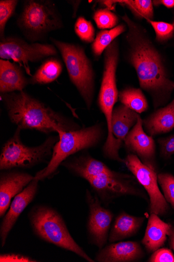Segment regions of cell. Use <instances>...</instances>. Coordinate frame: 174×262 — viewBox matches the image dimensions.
I'll return each instance as SVG.
<instances>
[{
	"mask_svg": "<svg viewBox=\"0 0 174 262\" xmlns=\"http://www.w3.org/2000/svg\"><path fill=\"white\" fill-rule=\"evenodd\" d=\"M118 99L121 104L138 113L147 111L148 103L141 90L128 88L121 91Z\"/></svg>",
	"mask_w": 174,
	"mask_h": 262,
	"instance_id": "obj_23",
	"label": "cell"
},
{
	"mask_svg": "<svg viewBox=\"0 0 174 262\" xmlns=\"http://www.w3.org/2000/svg\"><path fill=\"white\" fill-rule=\"evenodd\" d=\"M123 142L127 149L132 154L137 156L144 164L157 170L155 142L153 137L144 132L143 120L139 115L137 123Z\"/></svg>",
	"mask_w": 174,
	"mask_h": 262,
	"instance_id": "obj_13",
	"label": "cell"
},
{
	"mask_svg": "<svg viewBox=\"0 0 174 262\" xmlns=\"http://www.w3.org/2000/svg\"><path fill=\"white\" fill-rule=\"evenodd\" d=\"M29 84L21 68L8 60H0V92L1 94L22 91Z\"/></svg>",
	"mask_w": 174,
	"mask_h": 262,
	"instance_id": "obj_17",
	"label": "cell"
},
{
	"mask_svg": "<svg viewBox=\"0 0 174 262\" xmlns=\"http://www.w3.org/2000/svg\"><path fill=\"white\" fill-rule=\"evenodd\" d=\"M17 24L24 36L33 41L63 27L55 4L51 1L42 0L24 2Z\"/></svg>",
	"mask_w": 174,
	"mask_h": 262,
	"instance_id": "obj_6",
	"label": "cell"
},
{
	"mask_svg": "<svg viewBox=\"0 0 174 262\" xmlns=\"http://www.w3.org/2000/svg\"><path fill=\"white\" fill-rule=\"evenodd\" d=\"M29 219L34 233L40 239L76 253L88 261H95L74 241L60 214L52 207L35 206Z\"/></svg>",
	"mask_w": 174,
	"mask_h": 262,
	"instance_id": "obj_3",
	"label": "cell"
},
{
	"mask_svg": "<svg viewBox=\"0 0 174 262\" xmlns=\"http://www.w3.org/2000/svg\"><path fill=\"white\" fill-rule=\"evenodd\" d=\"M144 256L143 250L138 243L119 242L100 249L95 260L99 262H130L139 260Z\"/></svg>",
	"mask_w": 174,
	"mask_h": 262,
	"instance_id": "obj_16",
	"label": "cell"
},
{
	"mask_svg": "<svg viewBox=\"0 0 174 262\" xmlns=\"http://www.w3.org/2000/svg\"><path fill=\"white\" fill-rule=\"evenodd\" d=\"M114 3L126 5L139 18L152 20L154 17L153 3L151 0H126L114 1Z\"/></svg>",
	"mask_w": 174,
	"mask_h": 262,
	"instance_id": "obj_25",
	"label": "cell"
},
{
	"mask_svg": "<svg viewBox=\"0 0 174 262\" xmlns=\"http://www.w3.org/2000/svg\"><path fill=\"white\" fill-rule=\"evenodd\" d=\"M172 25H173V27H174V21H173V24H172Z\"/></svg>",
	"mask_w": 174,
	"mask_h": 262,
	"instance_id": "obj_36",
	"label": "cell"
},
{
	"mask_svg": "<svg viewBox=\"0 0 174 262\" xmlns=\"http://www.w3.org/2000/svg\"><path fill=\"white\" fill-rule=\"evenodd\" d=\"M93 19L99 29H112L117 25V16L109 9L106 8L96 11Z\"/></svg>",
	"mask_w": 174,
	"mask_h": 262,
	"instance_id": "obj_26",
	"label": "cell"
},
{
	"mask_svg": "<svg viewBox=\"0 0 174 262\" xmlns=\"http://www.w3.org/2000/svg\"><path fill=\"white\" fill-rule=\"evenodd\" d=\"M169 246L174 251V227L170 225L167 232Z\"/></svg>",
	"mask_w": 174,
	"mask_h": 262,
	"instance_id": "obj_35",
	"label": "cell"
},
{
	"mask_svg": "<svg viewBox=\"0 0 174 262\" xmlns=\"http://www.w3.org/2000/svg\"><path fill=\"white\" fill-rule=\"evenodd\" d=\"M1 99L10 121L21 130L49 134L81 129L71 119L23 91L1 94Z\"/></svg>",
	"mask_w": 174,
	"mask_h": 262,
	"instance_id": "obj_2",
	"label": "cell"
},
{
	"mask_svg": "<svg viewBox=\"0 0 174 262\" xmlns=\"http://www.w3.org/2000/svg\"><path fill=\"white\" fill-rule=\"evenodd\" d=\"M17 0H1L0 1V37L5 38L7 24L15 13L18 4Z\"/></svg>",
	"mask_w": 174,
	"mask_h": 262,
	"instance_id": "obj_27",
	"label": "cell"
},
{
	"mask_svg": "<svg viewBox=\"0 0 174 262\" xmlns=\"http://www.w3.org/2000/svg\"><path fill=\"white\" fill-rule=\"evenodd\" d=\"M58 134L59 140L53 149L51 160L46 167L35 176L39 181L53 176L70 156L96 146L102 140L104 131L101 125L96 124L76 130L60 131Z\"/></svg>",
	"mask_w": 174,
	"mask_h": 262,
	"instance_id": "obj_4",
	"label": "cell"
},
{
	"mask_svg": "<svg viewBox=\"0 0 174 262\" xmlns=\"http://www.w3.org/2000/svg\"><path fill=\"white\" fill-rule=\"evenodd\" d=\"M39 181L34 178L30 184L14 198L11 203L10 208L0 226V238L3 247L5 246L8 235L21 213L35 199Z\"/></svg>",
	"mask_w": 174,
	"mask_h": 262,
	"instance_id": "obj_14",
	"label": "cell"
},
{
	"mask_svg": "<svg viewBox=\"0 0 174 262\" xmlns=\"http://www.w3.org/2000/svg\"><path fill=\"white\" fill-rule=\"evenodd\" d=\"M123 163L146 190L150 199V213L161 216L166 215L169 207L158 186L157 170L148 167L132 154L124 159Z\"/></svg>",
	"mask_w": 174,
	"mask_h": 262,
	"instance_id": "obj_11",
	"label": "cell"
},
{
	"mask_svg": "<svg viewBox=\"0 0 174 262\" xmlns=\"http://www.w3.org/2000/svg\"><path fill=\"white\" fill-rule=\"evenodd\" d=\"M129 27V57L140 87L152 95L155 108L163 105L174 90L162 58L145 31L127 15L122 17Z\"/></svg>",
	"mask_w": 174,
	"mask_h": 262,
	"instance_id": "obj_1",
	"label": "cell"
},
{
	"mask_svg": "<svg viewBox=\"0 0 174 262\" xmlns=\"http://www.w3.org/2000/svg\"><path fill=\"white\" fill-rule=\"evenodd\" d=\"M160 146V156L164 159H169L174 155V135L161 138L158 140Z\"/></svg>",
	"mask_w": 174,
	"mask_h": 262,
	"instance_id": "obj_31",
	"label": "cell"
},
{
	"mask_svg": "<svg viewBox=\"0 0 174 262\" xmlns=\"http://www.w3.org/2000/svg\"><path fill=\"white\" fill-rule=\"evenodd\" d=\"M21 129L17 128L14 135L4 146L0 155V169L30 168L52 156L59 137L48 138L41 145L34 147L24 145L20 139Z\"/></svg>",
	"mask_w": 174,
	"mask_h": 262,
	"instance_id": "obj_7",
	"label": "cell"
},
{
	"mask_svg": "<svg viewBox=\"0 0 174 262\" xmlns=\"http://www.w3.org/2000/svg\"><path fill=\"white\" fill-rule=\"evenodd\" d=\"M58 54L56 46L38 42L29 43L15 37H8L0 42V58L12 60L22 64L26 72L31 76L30 62H38Z\"/></svg>",
	"mask_w": 174,
	"mask_h": 262,
	"instance_id": "obj_10",
	"label": "cell"
},
{
	"mask_svg": "<svg viewBox=\"0 0 174 262\" xmlns=\"http://www.w3.org/2000/svg\"><path fill=\"white\" fill-rule=\"evenodd\" d=\"M85 180L97 196L105 203L126 195L146 199L145 194L138 187L134 177L111 170L108 166Z\"/></svg>",
	"mask_w": 174,
	"mask_h": 262,
	"instance_id": "obj_9",
	"label": "cell"
},
{
	"mask_svg": "<svg viewBox=\"0 0 174 262\" xmlns=\"http://www.w3.org/2000/svg\"><path fill=\"white\" fill-rule=\"evenodd\" d=\"M170 226L162 221L156 214L151 213L141 242L147 252H154L164 245Z\"/></svg>",
	"mask_w": 174,
	"mask_h": 262,
	"instance_id": "obj_18",
	"label": "cell"
},
{
	"mask_svg": "<svg viewBox=\"0 0 174 262\" xmlns=\"http://www.w3.org/2000/svg\"><path fill=\"white\" fill-rule=\"evenodd\" d=\"M143 125L147 134L152 137L172 130L174 128V100L145 119Z\"/></svg>",
	"mask_w": 174,
	"mask_h": 262,
	"instance_id": "obj_19",
	"label": "cell"
},
{
	"mask_svg": "<svg viewBox=\"0 0 174 262\" xmlns=\"http://www.w3.org/2000/svg\"><path fill=\"white\" fill-rule=\"evenodd\" d=\"M60 52L70 81L77 88L88 110L91 108L94 94L95 74L84 48L78 44L52 38Z\"/></svg>",
	"mask_w": 174,
	"mask_h": 262,
	"instance_id": "obj_5",
	"label": "cell"
},
{
	"mask_svg": "<svg viewBox=\"0 0 174 262\" xmlns=\"http://www.w3.org/2000/svg\"><path fill=\"white\" fill-rule=\"evenodd\" d=\"M144 218L136 217L122 212L116 217L111 226L109 242L114 243L134 236L139 231Z\"/></svg>",
	"mask_w": 174,
	"mask_h": 262,
	"instance_id": "obj_20",
	"label": "cell"
},
{
	"mask_svg": "<svg viewBox=\"0 0 174 262\" xmlns=\"http://www.w3.org/2000/svg\"><path fill=\"white\" fill-rule=\"evenodd\" d=\"M127 30L125 25H119L110 30L98 32L92 45V51L95 57H100L115 39Z\"/></svg>",
	"mask_w": 174,
	"mask_h": 262,
	"instance_id": "obj_24",
	"label": "cell"
},
{
	"mask_svg": "<svg viewBox=\"0 0 174 262\" xmlns=\"http://www.w3.org/2000/svg\"><path fill=\"white\" fill-rule=\"evenodd\" d=\"M63 70L61 62L54 58L45 61L29 79L30 84H46L56 80Z\"/></svg>",
	"mask_w": 174,
	"mask_h": 262,
	"instance_id": "obj_22",
	"label": "cell"
},
{
	"mask_svg": "<svg viewBox=\"0 0 174 262\" xmlns=\"http://www.w3.org/2000/svg\"><path fill=\"white\" fill-rule=\"evenodd\" d=\"M147 261L149 262H174V255L171 250L169 249L160 248L153 252Z\"/></svg>",
	"mask_w": 174,
	"mask_h": 262,
	"instance_id": "obj_32",
	"label": "cell"
},
{
	"mask_svg": "<svg viewBox=\"0 0 174 262\" xmlns=\"http://www.w3.org/2000/svg\"><path fill=\"white\" fill-rule=\"evenodd\" d=\"M0 261L36 262L38 261L30 256L20 254L7 253L1 254Z\"/></svg>",
	"mask_w": 174,
	"mask_h": 262,
	"instance_id": "obj_33",
	"label": "cell"
},
{
	"mask_svg": "<svg viewBox=\"0 0 174 262\" xmlns=\"http://www.w3.org/2000/svg\"><path fill=\"white\" fill-rule=\"evenodd\" d=\"M74 32L83 41L93 42L94 40L95 30L91 21L83 16L79 17L74 27Z\"/></svg>",
	"mask_w": 174,
	"mask_h": 262,
	"instance_id": "obj_28",
	"label": "cell"
},
{
	"mask_svg": "<svg viewBox=\"0 0 174 262\" xmlns=\"http://www.w3.org/2000/svg\"><path fill=\"white\" fill-rule=\"evenodd\" d=\"M35 177L24 172L11 171L1 174L0 177V217H4L10 206L11 201L22 191L34 179Z\"/></svg>",
	"mask_w": 174,
	"mask_h": 262,
	"instance_id": "obj_15",
	"label": "cell"
},
{
	"mask_svg": "<svg viewBox=\"0 0 174 262\" xmlns=\"http://www.w3.org/2000/svg\"><path fill=\"white\" fill-rule=\"evenodd\" d=\"M138 114L125 105H119L114 108L111 129L115 138L122 144L128 135L136 125Z\"/></svg>",
	"mask_w": 174,
	"mask_h": 262,
	"instance_id": "obj_21",
	"label": "cell"
},
{
	"mask_svg": "<svg viewBox=\"0 0 174 262\" xmlns=\"http://www.w3.org/2000/svg\"><path fill=\"white\" fill-rule=\"evenodd\" d=\"M153 5L155 6L163 5L165 7L170 9L174 7V0H161V1H154Z\"/></svg>",
	"mask_w": 174,
	"mask_h": 262,
	"instance_id": "obj_34",
	"label": "cell"
},
{
	"mask_svg": "<svg viewBox=\"0 0 174 262\" xmlns=\"http://www.w3.org/2000/svg\"><path fill=\"white\" fill-rule=\"evenodd\" d=\"M86 198L89 207L87 231L91 243L99 249L103 248L109 239L114 217L113 212L104 207L97 195L93 196L87 189Z\"/></svg>",
	"mask_w": 174,
	"mask_h": 262,
	"instance_id": "obj_12",
	"label": "cell"
},
{
	"mask_svg": "<svg viewBox=\"0 0 174 262\" xmlns=\"http://www.w3.org/2000/svg\"><path fill=\"white\" fill-rule=\"evenodd\" d=\"M118 58V46L114 40L105 51L103 78L97 100L98 107L106 118L108 130L105 146L109 149L115 148L118 144L112 132L111 122L114 106L118 99L116 77Z\"/></svg>",
	"mask_w": 174,
	"mask_h": 262,
	"instance_id": "obj_8",
	"label": "cell"
},
{
	"mask_svg": "<svg viewBox=\"0 0 174 262\" xmlns=\"http://www.w3.org/2000/svg\"><path fill=\"white\" fill-rule=\"evenodd\" d=\"M158 181L165 199L174 209V177L169 173H161L158 175Z\"/></svg>",
	"mask_w": 174,
	"mask_h": 262,
	"instance_id": "obj_29",
	"label": "cell"
},
{
	"mask_svg": "<svg viewBox=\"0 0 174 262\" xmlns=\"http://www.w3.org/2000/svg\"><path fill=\"white\" fill-rule=\"evenodd\" d=\"M156 34V39L160 42H165L171 38L174 33V27L171 24L164 21H156L147 19Z\"/></svg>",
	"mask_w": 174,
	"mask_h": 262,
	"instance_id": "obj_30",
	"label": "cell"
}]
</instances>
